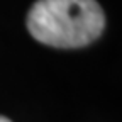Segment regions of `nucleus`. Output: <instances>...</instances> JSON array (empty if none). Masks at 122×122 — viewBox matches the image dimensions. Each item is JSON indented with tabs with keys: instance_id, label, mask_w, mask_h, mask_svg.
<instances>
[{
	"instance_id": "2",
	"label": "nucleus",
	"mask_w": 122,
	"mask_h": 122,
	"mask_svg": "<svg viewBox=\"0 0 122 122\" xmlns=\"http://www.w3.org/2000/svg\"><path fill=\"white\" fill-rule=\"evenodd\" d=\"M0 122H10L7 117H2V115H0Z\"/></svg>"
},
{
	"instance_id": "1",
	"label": "nucleus",
	"mask_w": 122,
	"mask_h": 122,
	"mask_svg": "<svg viewBox=\"0 0 122 122\" xmlns=\"http://www.w3.org/2000/svg\"><path fill=\"white\" fill-rule=\"evenodd\" d=\"M105 27L97 0H37L27 15V29L36 41L53 48H81Z\"/></svg>"
}]
</instances>
